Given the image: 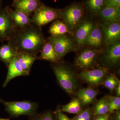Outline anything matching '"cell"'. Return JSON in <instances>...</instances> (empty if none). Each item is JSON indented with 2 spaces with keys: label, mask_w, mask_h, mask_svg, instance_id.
<instances>
[{
  "label": "cell",
  "mask_w": 120,
  "mask_h": 120,
  "mask_svg": "<svg viewBox=\"0 0 120 120\" xmlns=\"http://www.w3.org/2000/svg\"><path fill=\"white\" fill-rule=\"evenodd\" d=\"M120 113H118L117 114H116V120H120Z\"/></svg>",
  "instance_id": "836d02e7"
},
{
  "label": "cell",
  "mask_w": 120,
  "mask_h": 120,
  "mask_svg": "<svg viewBox=\"0 0 120 120\" xmlns=\"http://www.w3.org/2000/svg\"><path fill=\"white\" fill-rule=\"evenodd\" d=\"M120 82L114 75H110L105 77L103 83L105 87L112 93L115 90Z\"/></svg>",
  "instance_id": "484cf974"
},
{
  "label": "cell",
  "mask_w": 120,
  "mask_h": 120,
  "mask_svg": "<svg viewBox=\"0 0 120 120\" xmlns=\"http://www.w3.org/2000/svg\"><path fill=\"white\" fill-rule=\"evenodd\" d=\"M109 113L107 96L101 98L95 105L93 109V114L94 116L103 115Z\"/></svg>",
  "instance_id": "d4e9b609"
},
{
  "label": "cell",
  "mask_w": 120,
  "mask_h": 120,
  "mask_svg": "<svg viewBox=\"0 0 120 120\" xmlns=\"http://www.w3.org/2000/svg\"><path fill=\"white\" fill-rule=\"evenodd\" d=\"M75 94L77 98L79 99L82 105H87L94 101L97 97L98 92L93 88L87 87L80 89Z\"/></svg>",
  "instance_id": "603a6c76"
},
{
  "label": "cell",
  "mask_w": 120,
  "mask_h": 120,
  "mask_svg": "<svg viewBox=\"0 0 120 120\" xmlns=\"http://www.w3.org/2000/svg\"><path fill=\"white\" fill-rule=\"evenodd\" d=\"M56 113L57 120H72L69 119L60 110H58Z\"/></svg>",
  "instance_id": "4dcf8cb0"
},
{
  "label": "cell",
  "mask_w": 120,
  "mask_h": 120,
  "mask_svg": "<svg viewBox=\"0 0 120 120\" xmlns=\"http://www.w3.org/2000/svg\"><path fill=\"white\" fill-rule=\"evenodd\" d=\"M102 49L98 50L89 47L84 49L75 59V66L82 71L92 68L98 63Z\"/></svg>",
  "instance_id": "52a82bcc"
},
{
  "label": "cell",
  "mask_w": 120,
  "mask_h": 120,
  "mask_svg": "<svg viewBox=\"0 0 120 120\" xmlns=\"http://www.w3.org/2000/svg\"><path fill=\"white\" fill-rule=\"evenodd\" d=\"M19 0H13V3H12V4L15 3V2H17V1Z\"/></svg>",
  "instance_id": "d590c367"
},
{
  "label": "cell",
  "mask_w": 120,
  "mask_h": 120,
  "mask_svg": "<svg viewBox=\"0 0 120 120\" xmlns=\"http://www.w3.org/2000/svg\"><path fill=\"white\" fill-rule=\"evenodd\" d=\"M45 41L41 27L32 23L17 29L9 41L18 52L37 56Z\"/></svg>",
  "instance_id": "6da1fadb"
},
{
  "label": "cell",
  "mask_w": 120,
  "mask_h": 120,
  "mask_svg": "<svg viewBox=\"0 0 120 120\" xmlns=\"http://www.w3.org/2000/svg\"><path fill=\"white\" fill-rule=\"evenodd\" d=\"M40 52L41 54L37 59L44 60L53 63H58L61 60L55 52L53 46L49 41L45 40Z\"/></svg>",
  "instance_id": "9a60e30c"
},
{
  "label": "cell",
  "mask_w": 120,
  "mask_h": 120,
  "mask_svg": "<svg viewBox=\"0 0 120 120\" xmlns=\"http://www.w3.org/2000/svg\"><path fill=\"white\" fill-rule=\"evenodd\" d=\"M9 13L16 29H20L32 23L31 18L22 12L8 7Z\"/></svg>",
  "instance_id": "e0dca14e"
},
{
  "label": "cell",
  "mask_w": 120,
  "mask_h": 120,
  "mask_svg": "<svg viewBox=\"0 0 120 120\" xmlns=\"http://www.w3.org/2000/svg\"><path fill=\"white\" fill-rule=\"evenodd\" d=\"M82 105L79 99L75 98L67 105H62L60 110L69 113L78 114L82 111Z\"/></svg>",
  "instance_id": "cb8c5ba5"
},
{
  "label": "cell",
  "mask_w": 120,
  "mask_h": 120,
  "mask_svg": "<svg viewBox=\"0 0 120 120\" xmlns=\"http://www.w3.org/2000/svg\"><path fill=\"white\" fill-rule=\"evenodd\" d=\"M106 0H86L83 4L86 11L92 17H98L105 5Z\"/></svg>",
  "instance_id": "44dd1931"
},
{
  "label": "cell",
  "mask_w": 120,
  "mask_h": 120,
  "mask_svg": "<svg viewBox=\"0 0 120 120\" xmlns=\"http://www.w3.org/2000/svg\"><path fill=\"white\" fill-rule=\"evenodd\" d=\"M47 39L52 43L55 52L61 60L67 53L77 50L73 39L68 35L60 37L50 36Z\"/></svg>",
  "instance_id": "ba28073f"
},
{
  "label": "cell",
  "mask_w": 120,
  "mask_h": 120,
  "mask_svg": "<svg viewBox=\"0 0 120 120\" xmlns=\"http://www.w3.org/2000/svg\"><path fill=\"white\" fill-rule=\"evenodd\" d=\"M86 12L83 4L74 2L63 9H60L61 19L73 32L84 17Z\"/></svg>",
  "instance_id": "3957f363"
},
{
  "label": "cell",
  "mask_w": 120,
  "mask_h": 120,
  "mask_svg": "<svg viewBox=\"0 0 120 120\" xmlns=\"http://www.w3.org/2000/svg\"><path fill=\"white\" fill-rule=\"evenodd\" d=\"M0 120H10L9 119H4V118H0Z\"/></svg>",
  "instance_id": "8d00e7d4"
},
{
  "label": "cell",
  "mask_w": 120,
  "mask_h": 120,
  "mask_svg": "<svg viewBox=\"0 0 120 120\" xmlns=\"http://www.w3.org/2000/svg\"><path fill=\"white\" fill-rule=\"evenodd\" d=\"M109 113L110 114L120 109V97L107 96Z\"/></svg>",
  "instance_id": "4316f807"
},
{
  "label": "cell",
  "mask_w": 120,
  "mask_h": 120,
  "mask_svg": "<svg viewBox=\"0 0 120 120\" xmlns=\"http://www.w3.org/2000/svg\"><path fill=\"white\" fill-rule=\"evenodd\" d=\"M96 49H101L105 47L103 33L100 23L95 20L94 26L88 35L84 46Z\"/></svg>",
  "instance_id": "4fadbf2b"
},
{
  "label": "cell",
  "mask_w": 120,
  "mask_h": 120,
  "mask_svg": "<svg viewBox=\"0 0 120 120\" xmlns=\"http://www.w3.org/2000/svg\"><path fill=\"white\" fill-rule=\"evenodd\" d=\"M115 90L116 97H120V82H119L118 85L117 86Z\"/></svg>",
  "instance_id": "d6a6232c"
},
{
  "label": "cell",
  "mask_w": 120,
  "mask_h": 120,
  "mask_svg": "<svg viewBox=\"0 0 120 120\" xmlns=\"http://www.w3.org/2000/svg\"><path fill=\"white\" fill-rule=\"evenodd\" d=\"M54 64L52 68L60 86L69 94H73L77 86V80L74 71L60 61Z\"/></svg>",
  "instance_id": "7a4b0ae2"
},
{
  "label": "cell",
  "mask_w": 120,
  "mask_h": 120,
  "mask_svg": "<svg viewBox=\"0 0 120 120\" xmlns=\"http://www.w3.org/2000/svg\"><path fill=\"white\" fill-rule=\"evenodd\" d=\"M109 70L107 68L102 67L92 70H84L80 73L79 77L90 85L98 86L103 83Z\"/></svg>",
  "instance_id": "7c38bea8"
},
{
  "label": "cell",
  "mask_w": 120,
  "mask_h": 120,
  "mask_svg": "<svg viewBox=\"0 0 120 120\" xmlns=\"http://www.w3.org/2000/svg\"><path fill=\"white\" fill-rule=\"evenodd\" d=\"M95 20L87 17L83 18L73 31V39L76 48L84 46L88 35L94 27Z\"/></svg>",
  "instance_id": "9c48e42d"
},
{
  "label": "cell",
  "mask_w": 120,
  "mask_h": 120,
  "mask_svg": "<svg viewBox=\"0 0 120 120\" xmlns=\"http://www.w3.org/2000/svg\"><path fill=\"white\" fill-rule=\"evenodd\" d=\"M18 52L10 41L0 47V60L8 66L14 58L17 57Z\"/></svg>",
  "instance_id": "d6986e66"
},
{
  "label": "cell",
  "mask_w": 120,
  "mask_h": 120,
  "mask_svg": "<svg viewBox=\"0 0 120 120\" xmlns=\"http://www.w3.org/2000/svg\"><path fill=\"white\" fill-rule=\"evenodd\" d=\"M17 29L9 15L8 7L0 9V41H9Z\"/></svg>",
  "instance_id": "30bf717a"
},
{
  "label": "cell",
  "mask_w": 120,
  "mask_h": 120,
  "mask_svg": "<svg viewBox=\"0 0 120 120\" xmlns=\"http://www.w3.org/2000/svg\"><path fill=\"white\" fill-rule=\"evenodd\" d=\"M105 5L120 8V0H106Z\"/></svg>",
  "instance_id": "f546056e"
},
{
  "label": "cell",
  "mask_w": 120,
  "mask_h": 120,
  "mask_svg": "<svg viewBox=\"0 0 120 120\" xmlns=\"http://www.w3.org/2000/svg\"><path fill=\"white\" fill-rule=\"evenodd\" d=\"M32 23L41 27L52 21L61 19L60 9L48 7L42 3L33 13Z\"/></svg>",
  "instance_id": "5b68a950"
},
{
  "label": "cell",
  "mask_w": 120,
  "mask_h": 120,
  "mask_svg": "<svg viewBox=\"0 0 120 120\" xmlns=\"http://www.w3.org/2000/svg\"><path fill=\"white\" fill-rule=\"evenodd\" d=\"M38 56L24 52H19L17 58L23 71L27 75H30L32 65L37 60Z\"/></svg>",
  "instance_id": "7402d4cb"
},
{
  "label": "cell",
  "mask_w": 120,
  "mask_h": 120,
  "mask_svg": "<svg viewBox=\"0 0 120 120\" xmlns=\"http://www.w3.org/2000/svg\"><path fill=\"white\" fill-rule=\"evenodd\" d=\"M41 0H19L12 4L15 10L22 12L30 16L42 4Z\"/></svg>",
  "instance_id": "5bb4252c"
},
{
  "label": "cell",
  "mask_w": 120,
  "mask_h": 120,
  "mask_svg": "<svg viewBox=\"0 0 120 120\" xmlns=\"http://www.w3.org/2000/svg\"><path fill=\"white\" fill-rule=\"evenodd\" d=\"M33 120H53V118L52 113L47 112L38 115Z\"/></svg>",
  "instance_id": "f1b7e54d"
},
{
  "label": "cell",
  "mask_w": 120,
  "mask_h": 120,
  "mask_svg": "<svg viewBox=\"0 0 120 120\" xmlns=\"http://www.w3.org/2000/svg\"><path fill=\"white\" fill-rule=\"evenodd\" d=\"M99 23L103 33L105 47L120 41V22H101Z\"/></svg>",
  "instance_id": "8fae6325"
},
{
  "label": "cell",
  "mask_w": 120,
  "mask_h": 120,
  "mask_svg": "<svg viewBox=\"0 0 120 120\" xmlns=\"http://www.w3.org/2000/svg\"><path fill=\"white\" fill-rule=\"evenodd\" d=\"M0 102L4 105L8 113L15 117L22 115L34 116L38 107L37 102L27 101L8 102L0 98Z\"/></svg>",
  "instance_id": "277c9868"
},
{
  "label": "cell",
  "mask_w": 120,
  "mask_h": 120,
  "mask_svg": "<svg viewBox=\"0 0 120 120\" xmlns=\"http://www.w3.org/2000/svg\"><path fill=\"white\" fill-rule=\"evenodd\" d=\"M98 17L101 22L120 21V8L105 5Z\"/></svg>",
  "instance_id": "ac0fdd59"
},
{
  "label": "cell",
  "mask_w": 120,
  "mask_h": 120,
  "mask_svg": "<svg viewBox=\"0 0 120 120\" xmlns=\"http://www.w3.org/2000/svg\"><path fill=\"white\" fill-rule=\"evenodd\" d=\"M49 33L52 37H60L69 34L73 37V32L69 30L68 26L62 20L57 19L50 27Z\"/></svg>",
  "instance_id": "ffe728a7"
},
{
  "label": "cell",
  "mask_w": 120,
  "mask_h": 120,
  "mask_svg": "<svg viewBox=\"0 0 120 120\" xmlns=\"http://www.w3.org/2000/svg\"><path fill=\"white\" fill-rule=\"evenodd\" d=\"M2 0H0V9L1 8V5H2Z\"/></svg>",
  "instance_id": "e575fe53"
},
{
  "label": "cell",
  "mask_w": 120,
  "mask_h": 120,
  "mask_svg": "<svg viewBox=\"0 0 120 120\" xmlns=\"http://www.w3.org/2000/svg\"><path fill=\"white\" fill-rule=\"evenodd\" d=\"M8 71L7 77L3 85L5 87L12 79L19 76L28 75L23 71L17 60V57L13 59L7 66Z\"/></svg>",
  "instance_id": "2e32d148"
},
{
  "label": "cell",
  "mask_w": 120,
  "mask_h": 120,
  "mask_svg": "<svg viewBox=\"0 0 120 120\" xmlns=\"http://www.w3.org/2000/svg\"><path fill=\"white\" fill-rule=\"evenodd\" d=\"M98 61L102 67L109 69L114 68L120 64V41L103 48L99 54Z\"/></svg>",
  "instance_id": "8992f818"
},
{
  "label": "cell",
  "mask_w": 120,
  "mask_h": 120,
  "mask_svg": "<svg viewBox=\"0 0 120 120\" xmlns=\"http://www.w3.org/2000/svg\"><path fill=\"white\" fill-rule=\"evenodd\" d=\"M109 113L97 116L94 120H109L110 116Z\"/></svg>",
  "instance_id": "1f68e13d"
},
{
  "label": "cell",
  "mask_w": 120,
  "mask_h": 120,
  "mask_svg": "<svg viewBox=\"0 0 120 120\" xmlns=\"http://www.w3.org/2000/svg\"><path fill=\"white\" fill-rule=\"evenodd\" d=\"M75 116L72 120H91L92 113L90 109L82 111Z\"/></svg>",
  "instance_id": "83f0119b"
}]
</instances>
